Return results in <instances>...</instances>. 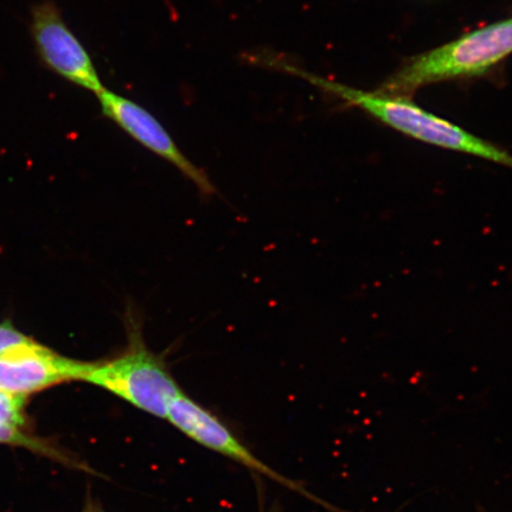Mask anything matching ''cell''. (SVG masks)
Returning a JSON list of instances; mask_svg holds the SVG:
<instances>
[{"label": "cell", "mask_w": 512, "mask_h": 512, "mask_svg": "<svg viewBox=\"0 0 512 512\" xmlns=\"http://www.w3.org/2000/svg\"><path fill=\"white\" fill-rule=\"evenodd\" d=\"M270 66L284 68L288 73L300 76L322 88L326 93L347 102L349 106L360 108L382 124L393 128L405 136L440 149L463 153V155L488 160L505 168L512 169V155L495 144L472 134L464 128L424 110L408 98L367 92L342 85L336 81L319 78L290 64L275 61Z\"/></svg>", "instance_id": "1"}, {"label": "cell", "mask_w": 512, "mask_h": 512, "mask_svg": "<svg viewBox=\"0 0 512 512\" xmlns=\"http://www.w3.org/2000/svg\"><path fill=\"white\" fill-rule=\"evenodd\" d=\"M512 54V18L486 25L413 57L382 83L377 92L411 98L434 83L475 78Z\"/></svg>", "instance_id": "2"}, {"label": "cell", "mask_w": 512, "mask_h": 512, "mask_svg": "<svg viewBox=\"0 0 512 512\" xmlns=\"http://www.w3.org/2000/svg\"><path fill=\"white\" fill-rule=\"evenodd\" d=\"M128 345L112 360L92 363L85 382L107 390L157 418H168L169 408L182 389L162 358L147 349L140 325L127 320Z\"/></svg>", "instance_id": "3"}, {"label": "cell", "mask_w": 512, "mask_h": 512, "mask_svg": "<svg viewBox=\"0 0 512 512\" xmlns=\"http://www.w3.org/2000/svg\"><path fill=\"white\" fill-rule=\"evenodd\" d=\"M30 29L38 56L55 74L95 94L105 88L91 56L55 3L47 0L32 8Z\"/></svg>", "instance_id": "4"}, {"label": "cell", "mask_w": 512, "mask_h": 512, "mask_svg": "<svg viewBox=\"0 0 512 512\" xmlns=\"http://www.w3.org/2000/svg\"><path fill=\"white\" fill-rule=\"evenodd\" d=\"M98 95L102 114L114 121L121 130L160 158L182 172L203 195L215 194L214 185L201 169L178 149L175 140L159 123L155 115L130 99L104 88Z\"/></svg>", "instance_id": "5"}, {"label": "cell", "mask_w": 512, "mask_h": 512, "mask_svg": "<svg viewBox=\"0 0 512 512\" xmlns=\"http://www.w3.org/2000/svg\"><path fill=\"white\" fill-rule=\"evenodd\" d=\"M92 363L56 354L40 343H31L0 354V392L23 396L68 381H83Z\"/></svg>", "instance_id": "6"}, {"label": "cell", "mask_w": 512, "mask_h": 512, "mask_svg": "<svg viewBox=\"0 0 512 512\" xmlns=\"http://www.w3.org/2000/svg\"><path fill=\"white\" fill-rule=\"evenodd\" d=\"M166 419L196 443L219 452L222 456L261 473L262 476L277 480L288 488H297L290 480L280 476L270 466L262 463L220 420L216 419V416L207 412L184 393L171 403Z\"/></svg>", "instance_id": "7"}, {"label": "cell", "mask_w": 512, "mask_h": 512, "mask_svg": "<svg viewBox=\"0 0 512 512\" xmlns=\"http://www.w3.org/2000/svg\"><path fill=\"white\" fill-rule=\"evenodd\" d=\"M0 445H12L29 448L31 451L48 453V446L43 445L30 435L19 430V426L0 421Z\"/></svg>", "instance_id": "8"}, {"label": "cell", "mask_w": 512, "mask_h": 512, "mask_svg": "<svg viewBox=\"0 0 512 512\" xmlns=\"http://www.w3.org/2000/svg\"><path fill=\"white\" fill-rule=\"evenodd\" d=\"M28 398L0 392V421L21 426L24 424V407Z\"/></svg>", "instance_id": "9"}, {"label": "cell", "mask_w": 512, "mask_h": 512, "mask_svg": "<svg viewBox=\"0 0 512 512\" xmlns=\"http://www.w3.org/2000/svg\"><path fill=\"white\" fill-rule=\"evenodd\" d=\"M34 342V339L22 334L12 324H0V354Z\"/></svg>", "instance_id": "10"}, {"label": "cell", "mask_w": 512, "mask_h": 512, "mask_svg": "<svg viewBox=\"0 0 512 512\" xmlns=\"http://www.w3.org/2000/svg\"><path fill=\"white\" fill-rule=\"evenodd\" d=\"M86 512H100L98 510H87Z\"/></svg>", "instance_id": "11"}]
</instances>
